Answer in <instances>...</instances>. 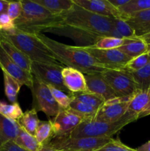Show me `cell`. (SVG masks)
I'll list each match as a JSON object with an SVG mask.
<instances>
[{"label":"cell","mask_w":150,"mask_h":151,"mask_svg":"<svg viewBox=\"0 0 150 151\" xmlns=\"http://www.w3.org/2000/svg\"><path fill=\"white\" fill-rule=\"evenodd\" d=\"M101 74L118 97H132L139 91L132 73L124 68L107 69Z\"/></svg>","instance_id":"52a82bcc"},{"label":"cell","mask_w":150,"mask_h":151,"mask_svg":"<svg viewBox=\"0 0 150 151\" xmlns=\"http://www.w3.org/2000/svg\"><path fill=\"white\" fill-rule=\"evenodd\" d=\"M113 138H73L70 136H54L47 145L60 151H95Z\"/></svg>","instance_id":"8992f818"},{"label":"cell","mask_w":150,"mask_h":151,"mask_svg":"<svg viewBox=\"0 0 150 151\" xmlns=\"http://www.w3.org/2000/svg\"><path fill=\"white\" fill-rule=\"evenodd\" d=\"M83 119L69 109H60L52 120L54 136H70Z\"/></svg>","instance_id":"5bb4252c"},{"label":"cell","mask_w":150,"mask_h":151,"mask_svg":"<svg viewBox=\"0 0 150 151\" xmlns=\"http://www.w3.org/2000/svg\"><path fill=\"white\" fill-rule=\"evenodd\" d=\"M23 10L14 21L15 28L25 32L38 34L63 23L60 15H54L32 0L21 1Z\"/></svg>","instance_id":"7a4b0ae2"},{"label":"cell","mask_w":150,"mask_h":151,"mask_svg":"<svg viewBox=\"0 0 150 151\" xmlns=\"http://www.w3.org/2000/svg\"><path fill=\"white\" fill-rule=\"evenodd\" d=\"M4 77V93L11 103H15L17 102V97L21 87L22 86L16 79L12 78L5 72H3Z\"/></svg>","instance_id":"f1b7e54d"},{"label":"cell","mask_w":150,"mask_h":151,"mask_svg":"<svg viewBox=\"0 0 150 151\" xmlns=\"http://www.w3.org/2000/svg\"><path fill=\"white\" fill-rule=\"evenodd\" d=\"M1 30H2V29H1V27H0V32H1Z\"/></svg>","instance_id":"7dc6e473"},{"label":"cell","mask_w":150,"mask_h":151,"mask_svg":"<svg viewBox=\"0 0 150 151\" xmlns=\"http://www.w3.org/2000/svg\"><path fill=\"white\" fill-rule=\"evenodd\" d=\"M125 39L114 38L111 36H104L99 39L94 47L99 50H113L118 49L124 44Z\"/></svg>","instance_id":"836d02e7"},{"label":"cell","mask_w":150,"mask_h":151,"mask_svg":"<svg viewBox=\"0 0 150 151\" xmlns=\"http://www.w3.org/2000/svg\"><path fill=\"white\" fill-rule=\"evenodd\" d=\"M83 48L97 61L110 69H124L126 63L132 59L118 49L99 50L94 47Z\"/></svg>","instance_id":"7c38bea8"},{"label":"cell","mask_w":150,"mask_h":151,"mask_svg":"<svg viewBox=\"0 0 150 151\" xmlns=\"http://www.w3.org/2000/svg\"><path fill=\"white\" fill-rule=\"evenodd\" d=\"M73 1L79 7L96 14L123 19L119 9L115 7L109 0H73Z\"/></svg>","instance_id":"9a60e30c"},{"label":"cell","mask_w":150,"mask_h":151,"mask_svg":"<svg viewBox=\"0 0 150 151\" xmlns=\"http://www.w3.org/2000/svg\"><path fill=\"white\" fill-rule=\"evenodd\" d=\"M150 62V57L148 53L146 52L144 54L141 55L136 58H132L125 66L124 69H127L131 72H137L142 69L143 67L148 64Z\"/></svg>","instance_id":"d590c367"},{"label":"cell","mask_w":150,"mask_h":151,"mask_svg":"<svg viewBox=\"0 0 150 151\" xmlns=\"http://www.w3.org/2000/svg\"><path fill=\"white\" fill-rule=\"evenodd\" d=\"M38 151H60V150H57L56 149L53 148V147H50V146L47 145H43L41 146V148L39 149Z\"/></svg>","instance_id":"f6af8a7d"},{"label":"cell","mask_w":150,"mask_h":151,"mask_svg":"<svg viewBox=\"0 0 150 151\" xmlns=\"http://www.w3.org/2000/svg\"><path fill=\"white\" fill-rule=\"evenodd\" d=\"M21 126L18 122L0 114V147L10 140H14L19 134Z\"/></svg>","instance_id":"44dd1931"},{"label":"cell","mask_w":150,"mask_h":151,"mask_svg":"<svg viewBox=\"0 0 150 151\" xmlns=\"http://www.w3.org/2000/svg\"><path fill=\"white\" fill-rule=\"evenodd\" d=\"M31 91L33 97L32 109L37 112H44L48 116H55L57 114L60 108L46 84L34 78Z\"/></svg>","instance_id":"30bf717a"},{"label":"cell","mask_w":150,"mask_h":151,"mask_svg":"<svg viewBox=\"0 0 150 151\" xmlns=\"http://www.w3.org/2000/svg\"><path fill=\"white\" fill-rule=\"evenodd\" d=\"M39 122L38 112L34 109H32L24 112L21 119L18 121V123L19 124L21 128L27 131L29 134L35 136Z\"/></svg>","instance_id":"d4e9b609"},{"label":"cell","mask_w":150,"mask_h":151,"mask_svg":"<svg viewBox=\"0 0 150 151\" xmlns=\"http://www.w3.org/2000/svg\"><path fill=\"white\" fill-rule=\"evenodd\" d=\"M109 1L115 7H116L117 9H120L121 7L126 5L129 2V0H109Z\"/></svg>","instance_id":"60d3db41"},{"label":"cell","mask_w":150,"mask_h":151,"mask_svg":"<svg viewBox=\"0 0 150 151\" xmlns=\"http://www.w3.org/2000/svg\"><path fill=\"white\" fill-rule=\"evenodd\" d=\"M0 45L3 48V50L6 52L9 57L16 63L21 69L25 71L31 72V66H32V61L26 55L24 54L20 50L15 47L13 44L4 39H0Z\"/></svg>","instance_id":"ffe728a7"},{"label":"cell","mask_w":150,"mask_h":151,"mask_svg":"<svg viewBox=\"0 0 150 151\" xmlns=\"http://www.w3.org/2000/svg\"><path fill=\"white\" fill-rule=\"evenodd\" d=\"M22 10L23 6L21 1H9L7 13L13 22L20 17Z\"/></svg>","instance_id":"74e56055"},{"label":"cell","mask_w":150,"mask_h":151,"mask_svg":"<svg viewBox=\"0 0 150 151\" xmlns=\"http://www.w3.org/2000/svg\"><path fill=\"white\" fill-rule=\"evenodd\" d=\"M52 94L53 97L57 102L60 109H67L69 108L71 103L74 100V96L72 94H68L57 88H54L52 86H47Z\"/></svg>","instance_id":"e575fe53"},{"label":"cell","mask_w":150,"mask_h":151,"mask_svg":"<svg viewBox=\"0 0 150 151\" xmlns=\"http://www.w3.org/2000/svg\"><path fill=\"white\" fill-rule=\"evenodd\" d=\"M118 50L131 58H134L146 52L149 50V46L143 40L136 37L125 39L124 44L118 48Z\"/></svg>","instance_id":"7402d4cb"},{"label":"cell","mask_w":150,"mask_h":151,"mask_svg":"<svg viewBox=\"0 0 150 151\" xmlns=\"http://www.w3.org/2000/svg\"><path fill=\"white\" fill-rule=\"evenodd\" d=\"M69 109L75 114L81 116L83 119H85V118L91 117L93 115L95 114L99 109H96L92 106H88L82 102L76 100L74 97V100L71 103Z\"/></svg>","instance_id":"1f68e13d"},{"label":"cell","mask_w":150,"mask_h":151,"mask_svg":"<svg viewBox=\"0 0 150 151\" xmlns=\"http://www.w3.org/2000/svg\"><path fill=\"white\" fill-rule=\"evenodd\" d=\"M73 95L76 100L96 109H99L105 102L104 97L89 91L76 93V94H73Z\"/></svg>","instance_id":"f546056e"},{"label":"cell","mask_w":150,"mask_h":151,"mask_svg":"<svg viewBox=\"0 0 150 151\" xmlns=\"http://www.w3.org/2000/svg\"><path fill=\"white\" fill-rule=\"evenodd\" d=\"M13 141L19 147L27 151H38L41 147L35 136L29 134L22 128H20L19 134Z\"/></svg>","instance_id":"cb8c5ba5"},{"label":"cell","mask_w":150,"mask_h":151,"mask_svg":"<svg viewBox=\"0 0 150 151\" xmlns=\"http://www.w3.org/2000/svg\"><path fill=\"white\" fill-rule=\"evenodd\" d=\"M45 32H51L61 36L69 37L73 40L76 47H94L99 39L102 37L89 31L66 24L64 23L48 29Z\"/></svg>","instance_id":"8fae6325"},{"label":"cell","mask_w":150,"mask_h":151,"mask_svg":"<svg viewBox=\"0 0 150 151\" xmlns=\"http://www.w3.org/2000/svg\"><path fill=\"white\" fill-rule=\"evenodd\" d=\"M63 65H54L48 63L32 62L31 73L35 79L46 86H52L54 88L68 94H72L65 86L62 77Z\"/></svg>","instance_id":"ba28073f"},{"label":"cell","mask_w":150,"mask_h":151,"mask_svg":"<svg viewBox=\"0 0 150 151\" xmlns=\"http://www.w3.org/2000/svg\"><path fill=\"white\" fill-rule=\"evenodd\" d=\"M0 151H27L24 149L21 148L19 147L18 145H16L14 142L13 140H10L6 142L5 144L3 145L1 147H0Z\"/></svg>","instance_id":"ab89813d"},{"label":"cell","mask_w":150,"mask_h":151,"mask_svg":"<svg viewBox=\"0 0 150 151\" xmlns=\"http://www.w3.org/2000/svg\"><path fill=\"white\" fill-rule=\"evenodd\" d=\"M23 114L21 108L17 102L11 104L0 102V114L5 116L7 119L18 122Z\"/></svg>","instance_id":"4dcf8cb0"},{"label":"cell","mask_w":150,"mask_h":151,"mask_svg":"<svg viewBox=\"0 0 150 151\" xmlns=\"http://www.w3.org/2000/svg\"><path fill=\"white\" fill-rule=\"evenodd\" d=\"M8 4H9V1H6V0H0V15L2 14V13H7Z\"/></svg>","instance_id":"b9f144b4"},{"label":"cell","mask_w":150,"mask_h":151,"mask_svg":"<svg viewBox=\"0 0 150 151\" xmlns=\"http://www.w3.org/2000/svg\"><path fill=\"white\" fill-rule=\"evenodd\" d=\"M136 120H138L136 116L127 111L123 117L114 122H99L85 118L71 134L70 137L73 138H112V136L119 133L126 125Z\"/></svg>","instance_id":"5b68a950"},{"label":"cell","mask_w":150,"mask_h":151,"mask_svg":"<svg viewBox=\"0 0 150 151\" xmlns=\"http://www.w3.org/2000/svg\"><path fill=\"white\" fill-rule=\"evenodd\" d=\"M138 38L143 40L147 45H150V32H149V33L146 34V35H143L141 37H138Z\"/></svg>","instance_id":"ee69618b"},{"label":"cell","mask_w":150,"mask_h":151,"mask_svg":"<svg viewBox=\"0 0 150 151\" xmlns=\"http://www.w3.org/2000/svg\"><path fill=\"white\" fill-rule=\"evenodd\" d=\"M0 27L4 31H10L15 29L14 22L10 19L7 13L0 15Z\"/></svg>","instance_id":"f35d334b"},{"label":"cell","mask_w":150,"mask_h":151,"mask_svg":"<svg viewBox=\"0 0 150 151\" xmlns=\"http://www.w3.org/2000/svg\"><path fill=\"white\" fill-rule=\"evenodd\" d=\"M127 112L138 119L150 115V88L139 90L132 96Z\"/></svg>","instance_id":"2e32d148"},{"label":"cell","mask_w":150,"mask_h":151,"mask_svg":"<svg viewBox=\"0 0 150 151\" xmlns=\"http://www.w3.org/2000/svg\"><path fill=\"white\" fill-rule=\"evenodd\" d=\"M0 68L2 72L16 79L21 86H26L32 88L33 86L34 78L31 72L25 71L18 66L3 50L0 45Z\"/></svg>","instance_id":"4fadbf2b"},{"label":"cell","mask_w":150,"mask_h":151,"mask_svg":"<svg viewBox=\"0 0 150 151\" xmlns=\"http://www.w3.org/2000/svg\"><path fill=\"white\" fill-rule=\"evenodd\" d=\"M85 78L88 91L101 96L105 101L118 97L101 73L88 74L85 75Z\"/></svg>","instance_id":"e0dca14e"},{"label":"cell","mask_w":150,"mask_h":151,"mask_svg":"<svg viewBox=\"0 0 150 151\" xmlns=\"http://www.w3.org/2000/svg\"><path fill=\"white\" fill-rule=\"evenodd\" d=\"M0 39H4L11 43L32 62L63 65L40 40L37 34L28 33L15 28L10 31L1 30L0 32Z\"/></svg>","instance_id":"3957f363"},{"label":"cell","mask_w":150,"mask_h":151,"mask_svg":"<svg viewBox=\"0 0 150 151\" xmlns=\"http://www.w3.org/2000/svg\"><path fill=\"white\" fill-rule=\"evenodd\" d=\"M62 77L65 86L71 94L88 91L85 75L79 71L71 67H64Z\"/></svg>","instance_id":"ac0fdd59"},{"label":"cell","mask_w":150,"mask_h":151,"mask_svg":"<svg viewBox=\"0 0 150 151\" xmlns=\"http://www.w3.org/2000/svg\"><path fill=\"white\" fill-rule=\"evenodd\" d=\"M95 151H137L136 149H133L129 146L122 143L119 139H112L109 142L103 145L99 149Z\"/></svg>","instance_id":"8d00e7d4"},{"label":"cell","mask_w":150,"mask_h":151,"mask_svg":"<svg viewBox=\"0 0 150 151\" xmlns=\"http://www.w3.org/2000/svg\"><path fill=\"white\" fill-rule=\"evenodd\" d=\"M131 73L138 90H146L150 88V62L140 70Z\"/></svg>","instance_id":"d6a6232c"},{"label":"cell","mask_w":150,"mask_h":151,"mask_svg":"<svg viewBox=\"0 0 150 151\" xmlns=\"http://www.w3.org/2000/svg\"><path fill=\"white\" fill-rule=\"evenodd\" d=\"M148 46H149V50H148V51L146 52L148 53V55H149V57H150V45H148Z\"/></svg>","instance_id":"bcb514c9"},{"label":"cell","mask_w":150,"mask_h":151,"mask_svg":"<svg viewBox=\"0 0 150 151\" xmlns=\"http://www.w3.org/2000/svg\"><path fill=\"white\" fill-rule=\"evenodd\" d=\"M54 15H61L73 7V0H34Z\"/></svg>","instance_id":"603a6c76"},{"label":"cell","mask_w":150,"mask_h":151,"mask_svg":"<svg viewBox=\"0 0 150 151\" xmlns=\"http://www.w3.org/2000/svg\"><path fill=\"white\" fill-rule=\"evenodd\" d=\"M137 151H150V140L143 144L142 145L137 147Z\"/></svg>","instance_id":"7bdbcfd3"},{"label":"cell","mask_w":150,"mask_h":151,"mask_svg":"<svg viewBox=\"0 0 150 151\" xmlns=\"http://www.w3.org/2000/svg\"><path fill=\"white\" fill-rule=\"evenodd\" d=\"M111 37L121 39L136 38L135 32L125 20L113 18V29Z\"/></svg>","instance_id":"83f0119b"},{"label":"cell","mask_w":150,"mask_h":151,"mask_svg":"<svg viewBox=\"0 0 150 151\" xmlns=\"http://www.w3.org/2000/svg\"><path fill=\"white\" fill-rule=\"evenodd\" d=\"M52 121H41L37 127L35 137L41 146L45 145L49 142L50 140L54 137Z\"/></svg>","instance_id":"484cf974"},{"label":"cell","mask_w":150,"mask_h":151,"mask_svg":"<svg viewBox=\"0 0 150 151\" xmlns=\"http://www.w3.org/2000/svg\"><path fill=\"white\" fill-rule=\"evenodd\" d=\"M135 32L136 37L150 32V9L135 13L125 20Z\"/></svg>","instance_id":"d6986e66"},{"label":"cell","mask_w":150,"mask_h":151,"mask_svg":"<svg viewBox=\"0 0 150 151\" xmlns=\"http://www.w3.org/2000/svg\"><path fill=\"white\" fill-rule=\"evenodd\" d=\"M41 41L48 47L57 60L66 67H71L82 73H101L110 69L97 61L83 47L71 46L49 38L42 32L37 34Z\"/></svg>","instance_id":"6da1fadb"},{"label":"cell","mask_w":150,"mask_h":151,"mask_svg":"<svg viewBox=\"0 0 150 151\" xmlns=\"http://www.w3.org/2000/svg\"><path fill=\"white\" fill-rule=\"evenodd\" d=\"M63 23L95 33L110 36L113 29V18L100 16L74 4L69 11L60 15Z\"/></svg>","instance_id":"277c9868"},{"label":"cell","mask_w":150,"mask_h":151,"mask_svg":"<svg viewBox=\"0 0 150 151\" xmlns=\"http://www.w3.org/2000/svg\"><path fill=\"white\" fill-rule=\"evenodd\" d=\"M133 96V95H132ZM132 97H116L104 102L91 117L92 120L105 122H114L123 117L126 113Z\"/></svg>","instance_id":"9c48e42d"},{"label":"cell","mask_w":150,"mask_h":151,"mask_svg":"<svg viewBox=\"0 0 150 151\" xmlns=\"http://www.w3.org/2000/svg\"><path fill=\"white\" fill-rule=\"evenodd\" d=\"M150 9V0H129V2L124 7L119 9L121 13L124 20L129 16Z\"/></svg>","instance_id":"4316f807"}]
</instances>
